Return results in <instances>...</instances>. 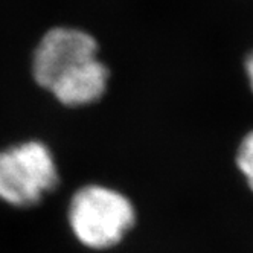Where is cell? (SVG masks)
Instances as JSON below:
<instances>
[{
  "label": "cell",
  "instance_id": "obj_1",
  "mask_svg": "<svg viewBox=\"0 0 253 253\" xmlns=\"http://www.w3.org/2000/svg\"><path fill=\"white\" fill-rule=\"evenodd\" d=\"M134 223L131 202L107 186H84L69 205L70 229L77 240L90 249L104 250L119 244Z\"/></svg>",
  "mask_w": 253,
  "mask_h": 253
},
{
  "label": "cell",
  "instance_id": "obj_2",
  "mask_svg": "<svg viewBox=\"0 0 253 253\" xmlns=\"http://www.w3.org/2000/svg\"><path fill=\"white\" fill-rule=\"evenodd\" d=\"M58 185V169L50 150L39 140L0 151V200L29 208Z\"/></svg>",
  "mask_w": 253,
  "mask_h": 253
},
{
  "label": "cell",
  "instance_id": "obj_3",
  "mask_svg": "<svg viewBox=\"0 0 253 253\" xmlns=\"http://www.w3.org/2000/svg\"><path fill=\"white\" fill-rule=\"evenodd\" d=\"M95 58L98 43L92 35L77 28L58 26L47 31L35 47L32 75L40 87L50 90Z\"/></svg>",
  "mask_w": 253,
  "mask_h": 253
},
{
  "label": "cell",
  "instance_id": "obj_4",
  "mask_svg": "<svg viewBox=\"0 0 253 253\" xmlns=\"http://www.w3.org/2000/svg\"><path fill=\"white\" fill-rule=\"evenodd\" d=\"M237 165L253 192V131L243 137L237 153Z\"/></svg>",
  "mask_w": 253,
  "mask_h": 253
},
{
  "label": "cell",
  "instance_id": "obj_5",
  "mask_svg": "<svg viewBox=\"0 0 253 253\" xmlns=\"http://www.w3.org/2000/svg\"><path fill=\"white\" fill-rule=\"evenodd\" d=\"M246 74H247V78L250 81V87L253 90V52L247 57L246 60Z\"/></svg>",
  "mask_w": 253,
  "mask_h": 253
}]
</instances>
